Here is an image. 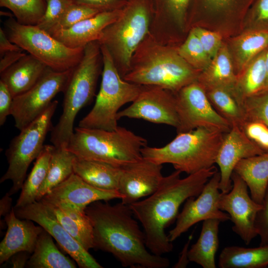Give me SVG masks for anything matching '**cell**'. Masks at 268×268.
<instances>
[{
  "label": "cell",
  "instance_id": "1",
  "mask_svg": "<svg viewBox=\"0 0 268 268\" xmlns=\"http://www.w3.org/2000/svg\"><path fill=\"white\" fill-rule=\"evenodd\" d=\"M99 201L85 211L93 230V249L111 254L125 267L167 268L169 260L151 253L129 205Z\"/></svg>",
  "mask_w": 268,
  "mask_h": 268
},
{
  "label": "cell",
  "instance_id": "2",
  "mask_svg": "<svg viewBox=\"0 0 268 268\" xmlns=\"http://www.w3.org/2000/svg\"><path fill=\"white\" fill-rule=\"evenodd\" d=\"M217 171L213 165L181 178V172L175 170L164 177L152 194L129 205L142 225L151 253L162 256L172 251L173 245L165 229L177 218L181 204L189 198L198 196Z\"/></svg>",
  "mask_w": 268,
  "mask_h": 268
},
{
  "label": "cell",
  "instance_id": "3",
  "mask_svg": "<svg viewBox=\"0 0 268 268\" xmlns=\"http://www.w3.org/2000/svg\"><path fill=\"white\" fill-rule=\"evenodd\" d=\"M178 46L156 40L150 33L133 54L125 80L142 85L162 87L174 93L197 81L201 71L179 54Z\"/></svg>",
  "mask_w": 268,
  "mask_h": 268
},
{
  "label": "cell",
  "instance_id": "4",
  "mask_svg": "<svg viewBox=\"0 0 268 268\" xmlns=\"http://www.w3.org/2000/svg\"><path fill=\"white\" fill-rule=\"evenodd\" d=\"M145 138L125 128L113 131L75 128L65 148L79 158L123 167L143 158Z\"/></svg>",
  "mask_w": 268,
  "mask_h": 268
},
{
  "label": "cell",
  "instance_id": "5",
  "mask_svg": "<svg viewBox=\"0 0 268 268\" xmlns=\"http://www.w3.org/2000/svg\"><path fill=\"white\" fill-rule=\"evenodd\" d=\"M225 134L199 128L177 134L169 143L161 147L145 146L143 158L163 165L168 163L176 170L188 175L213 166Z\"/></svg>",
  "mask_w": 268,
  "mask_h": 268
},
{
  "label": "cell",
  "instance_id": "6",
  "mask_svg": "<svg viewBox=\"0 0 268 268\" xmlns=\"http://www.w3.org/2000/svg\"><path fill=\"white\" fill-rule=\"evenodd\" d=\"M103 65L100 46L97 41L84 48L83 57L73 67L64 91L63 112L51 130V141L57 147L66 148L73 134L78 112L93 97Z\"/></svg>",
  "mask_w": 268,
  "mask_h": 268
},
{
  "label": "cell",
  "instance_id": "7",
  "mask_svg": "<svg viewBox=\"0 0 268 268\" xmlns=\"http://www.w3.org/2000/svg\"><path fill=\"white\" fill-rule=\"evenodd\" d=\"M152 12L151 0H128L119 17L97 41L107 48L122 77L130 70L136 49L150 33Z\"/></svg>",
  "mask_w": 268,
  "mask_h": 268
},
{
  "label": "cell",
  "instance_id": "8",
  "mask_svg": "<svg viewBox=\"0 0 268 268\" xmlns=\"http://www.w3.org/2000/svg\"><path fill=\"white\" fill-rule=\"evenodd\" d=\"M102 56V81L95 103L78 127L108 131L118 128L117 114L125 104L133 102L144 85L127 81L118 71L107 48L100 45Z\"/></svg>",
  "mask_w": 268,
  "mask_h": 268
},
{
  "label": "cell",
  "instance_id": "9",
  "mask_svg": "<svg viewBox=\"0 0 268 268\" xmlns=\"http://www.w3.org/2000/svg\"><path fill=\"white\" fill-rule=\"evenodd\" d=\"M58 104L52 101L38 118L20 131L11 141L5 151L8 166L0 183L11 180L12 186L8 193L11 196L21 189L31 162L42 151L48 132L52 130V119Z\"/></svg>",
  "mask_w": 268,
  "mask_h": 268
},
{
  "label": "cell",
  "instance_id": "10",
  "mask_svg": "<svg viewBox=\"0 0 268 268\" xmlns=\"http://www.w3.org/2000/svg\"><path fill=\"white\" fill-rule=\"evenodd\" d=\"M5 32L13 43L57 71L75 67L81 60L84 48H68L36 25H26L10 17L4 22Z\"/></svg>",
  "mask_w": 268,
  "mask_h": 268
},
{
  "label": "cell",
  "instance_id": "11",
  "mask_svg": "<svg viewBox=\"0 0 268 268\" xmlns=\"http://www.w3.org/2000/svg\"><path fill=\"white\" fill-rule=\"evenodd\" d=\"M73 68L57 71L47 67L28 90L13 98L10 115L20 131L38 118L59 93L64 92Z\"/></svg>",
  "mask_w": 268,
  "mask_h": 268
},
{
  "label": "cell",
  "instance_id": "12",
  "mask_svg": "<svg viewBox=\"0 0 268 268\" xmlns=\"http://www.w3.org/2000/svg\"><path fill=\"white\" fill-rule=\"evenodd\" d=\"M179 125L177 134L199 128L226 134L231 124L212 106L204 87L198 81L191 83L175 93Z\"/></svg>",
  "mask_w": 268,
  "mask_h": 268
},
{
  "label": "cell",
  "instance_id": "13",
  "mask_svg": "<svg viewBox=\"0 0 268 268\" xmlns=\"http://www.w3.org/2000/svg\"><path fill=\"white\" fill-rule=\"evenodd\" d=\"M13 208L18 217L36 222L48 232L79 268H103L88 251L68 233L51 208L42 201H36L25 206Z\"/></svg>",
  "mask_w": 268,
  "mask_h": 268
},
{
  "label": "cell",
  "instance_id": "14",
  "mask_svg": "<svg viewBox=\"0 0 268 268\" xmlns=\"http://www.w3.org/2000/svg\"><path fill=\"white\" fill-rule=\"evenodd\" d=\"M231 180L232 188L227 193H221L218 206L229 215L232 230L248 245L258 235L255 220L263 205L249 196L246 183L234 171Z\"/></svg>",
  "mask_w": 268,
  "mask_h": 268
},
{
  "label": "cell",
  "instance_id": "15",
  "mask_svg": "<svg viewBox=\"0 0 268 268\" xmlns=\"http://www.w3.org/2000/svg\"><path fill=\"white\" fill-rule=\"evenodd\" d=\"M142 119L175 127L179 125L175 93L161 87L144 85L136 99L120 111L117 119Z\"/></svg>",
  "mask_w": 268,
  "mask_h": 268
},
{
  "label": "cell",
  "instance_id": "16",
  "mask_svg": "<svg viewBox=\"0 0 268 268\" xmlns=\"http://www.w3.org/2000/svg\"><path fill=\"white\" fill-rule=\"evenodd\" d=\"M220 172L217 171L205 185L201 194L187 199L181 212L177 216L175 227L168 234L173 242L196 223L209 219L221 222L230 220L229 215L220 209L218 203L221 196L219 189Z\"/></svg>",
  "mask_w": 268,
  "mask_h": 268
},
{
  "label": "cell",
  "instance_id": "17",
  "mask_svg": "<svg viewBox=\"0 0 268 268\" xmlns=\"http://www.w3.org/2000/svg\"><path fill=\"white\" fill-rule=\"evenodd\" d=\"M118 192L121 202L130 205L152 194L164 176L162 165L144 158L122 168Z\"/></svg>",
  "mask_w": 268,
  "mask_h": 268
},
{
  "label": "cell",
  "instance_id": "18",
  "mask_svg": "<svg viewBox=\"0 0 268 268\" xmlns=\"http://www.w3.org/2000/svg\"><path fill=\"white\" fill-rule=\"evenodd\" d=\"M264 152L252 142L237 126H232L225 134L216 158L219 168V189L222 193L232 188L231 175L237 164L241 160Z\"/></svg>",
  "mask_w": 268,
  "mask_h": 268
},
{
  "label": "cell",
  "instance_id": "19",
  "mask_svg": "<svg viewBox=\"0 0 268 268\" xmlns=\"http://www.w3.org/2000/svg\"><path fill=\"white\" fill-rule=\"evenodd\" d=\"M122 198L118 191L95 188L73 173L40 201L48 203H67L85 210L88 205L96 201Z\"/></svg>",
  "mask_w": 268,
  "mask_h": 268
},
{
  "label": "cell",
  "instance_id": "20",
  "mask_svg": "<svg viewBox=\"0 0 268 268\" xmlns=\"http://www.w3.org/2000/svg\"><path fill=\"white\" fill-rule=\"evenodd\" d=\"M7 226L5 235L0 243V264L9 260L14 254L26 252L31 254L38 238L44 229L33 221L18 217L13 207L4 216Z\"/></svg>",
  "mask_w": 268,
  "mask_h": 268
},
{
  "label": "cell",
  "instance_id": "21",
  "mask_svg": "<svg viewBox=\"0 0 268 268\" xmlns=\"http://www.w3.org/2000/svg\"><path fill=\"white\" fill-rule=\"evenodd\" d=\"M122 8L99 12L69 28L49 34L68 48H84L90 42L98 40L102 31L119 17Z\"/></svg>",
  "mask_w": 268,
  "mask_h": 268
},
{
  "label": "cell",
  "instance_id": "22",
  "mask_svg": "<svg viewBox=\"0 0 268 268\" xmlns=\"http://www.w3.org/2000/svg\"><path fill=\"white\" fill-rule=\"evenodd\" d=\"M48 67L31 54H26L0 73V79L7 87L13 98L30 89Z\"/></svg>",
  "mask_w": 268,
  "mask_h": 268
},
{
  "label": "cell",
  "instance_id": "23",
  "mask_svg": "<svg viewBox=\"0 0 268 268\" xmlns=\"http://www.w3.org/2000/svg\"><path fill=\"white\" fill-rule=\"evenodd\" d=\"M42 202L51 208L65 229L85 249L89 251L93 249L92 226L85 210L67 203Z\"/></svg>",
  "mask_w": 268,
  "mask_h": 268
},
{
  "label": "cell",
  "instance_id": "24",
  "mask_svg": "<svg viewBox=\"0 0 268 268\" xmlns=\"http://www.w3.org/2000/svg\"><path fill=\"white\" fill-rule=\"evenodd\" d=\"M192 0H151L152 17L150 35L163 43L168 24L173 22L183 29Z\"/></svg>",
  "mask_w": 268,
  "mask_h": 268
},
{
  "label": "cell",
  "instance_id": "25",
  "mask_svg": "<svg viewBox=\"0 0 268 268\" xmlns=\"http://www.w3.org/2000/svg\"><path fill=\"white\" fill-rule=\"evenodd\" d=\"M237 80L228 49L222 44L209 65L201 72L197 81L205 90L222 88L235 96Z\"/></svg>",
  "mask_w": 268,
  "mask_h": 268
},
{
  "label": "cell",
  "instance_id": "26",
  "mask_svg": "<svg viewBox=\"0 0 268 268\" xmlns=\"http://www.w3.org/2000/svg\"><path fill=\"white\" fill-rule=\"evenodd\" d=\"M73 173L91 186L102 190L118 191L122 174L121 167L75 156Z\"/></svg>",
  "mask_w": 268,
  "mask_h": 268
},
{
  "label": "cell",
  "instance_id": "27",
  "mask_svg": "<svg viewBox=\"0 0 268 268\" xmlns=\"http://www.w3.org/2000/svg\"><path fill=\"white\" fill-rule=\"evenodd\" d=\"M234 172L246 183L252 199L262 204L268 185V153H264L240 161Z\"/></svg>",
  "mask_w": 268,
  "mask_h": 268
},
{
  "label": "cell",
  "instance_id": "28",
  "mask_svg": "<svg viewBox=\"0 0 268 268\" xmlns=\"http://www.w3.org/2000/svg\"><path fill=\"white\" fill-rule=\"evenodd\" d=\"M221 221L209 219L203 221L200 236L188 252L190 262L203 268H215V255L219 247V227Z\"/></svg>",
  "mask_w": 268,
  "mask_h": 268
},
{
  "label": "cell",
  "instance_id": "29",
  "mask_svg": "<svg viewBox=\"0 0 268 268\" xmlns=\"http://www.w3.org/2000/svg\"><path fill=\"white\" fill-rule=\"evenodd\" d=\"M220 268H263L268 266V245L255 248L227 246L221 252Z\"/></svg>",
  "mask_w": 268,
  "mask_h": 268
},
{
  "label": "cell",
  "instance_id": "30",
  "mask_svg": "<svg viewBox=\"0 0 268 268\" xmlns=\"http://www.w3.org/2000/svg\"><path fill=\"white\" fill-rule=\"evenodd\" d=\"M267 50L254 58L237 75L235 96L241 105L246 98L265 91L267 79L265 64Z\"/></svg>",
  "mask_w": 268,
  "mask_h": 268
},
{
  "label": "cell",
  "instance_id": "31",
  "mask_svg": "<svg viewBox=\"0 0 268 268\" xmlns=\"http://www.w3.org/2000/svg\"><path fill=\"white\" fill-rule=\"evenodd\" d=\"M53 237L44 229L27 263L30 268H75V264L58 249Z\"/></svg>",
  "mask_w": 268,
  "mask_h": 268
},
{
  "label": "cell",
  "instance_id": "32",
  "mask_svg": "<svg viewBox=\"0 0 268 268\" xmlns=\"http://www.w3.org/2000/svg\"><path fill=\"white\" fill-rule=\"evenodd\" d=\"M232 46L237 76L254 58L268 49V30L253 29L247 31L234 40Z\"/></svg>",
  "mask_w": 268,
  "mask_h": 268
},
{
  "label": "cell",
  "instance_id": "33",
  "mask_svg": "<svg viewBox=\"0 0 268 268\" xmlns=\"http://www.w3.org/2000/svg\"><path fill=\"white\" fill-rule=\"evenodd\" d=\"M54 145H44L34 166L25 179L14 207H21L36 201L39 191L46 178Z\"/></svg>",
  "mask_w": 268,
  "mask_h": 268
},
{
  "label": "cell",
  "instance_id": "34",
  "mask_svg": "<svg viewBox=\"0 0 268 268\" xmlns=\"http://www.w3.org/2000/svg\"><path fill=\"white\" fill-rule=\"evenodd\" d=\"M74 154L65 148L54 146L49 163L47 175L37 195L36 201H40L55 187L73 173Z\"/></svg>",
  "mask_w": 268,
  "mask_h": 268
},
{
  "label": "cell",
  "instance_id": "35",
  "mask_svg": "<svg viewBox=\"0 0 268 268\" xmlns=\"http://www.w3.org/2000/svg\"><path fill=\"white\" fill-rule=\"evenodd\" d=\"M212 106L231 125L240 128L246 120L242 105L229 91L219 88L205 90Z\"/></svg>",
  "mask_w": 268,
  "mask_h": 268
},
{
  "label": "cell",
  "instance_id": "36",
  "mask_svg": "<svg viewBox=\"0 0 268 268\" xmlns=\"http://www.w3.org/2000/svg\"><path fill=\"white\" fill-rule=\"evenodd\" d=\"M0 5L11 10L18 23L36 25L45 12L47 1L46 0H0Z\"/></svg>",
  "mask_w": 268,
  "mask_h": 268
},
{
  "label": "cell",
  "instance_id": "37",
  "mask_svg": "<svg viewBox=\"0 0 268 268\" xmlns=\"http://www.w3.org/2000/svg\"><path fill=\"white\" fill-rule=\"evenodd\" d=\"M178 52L192 67L200 71L206 68L211 60L192 29L185 41L178 46Z\"/></svg>",
  "mask_w": 268,
  "mask_h": 268
},
{
  "label": "cell",
  "instance_id": "38",
  "mask_svg": "<svg viewBox=\"0 0 268 268\" xmlns=\"http://www.w3.org/2000/svg\"><path fill=\"white\" fill-rule=\"evenodd\" d=\"M99 12H101L97 9L83 5L72 3L48 33L56 30L69 28Z\"/></svg>",
  "mask_w": 268,
  "mask_h": 268
},
{
  "label": "cell",
  "instance_id": "39",
  "mask_svg": "<svg viewBox=\"0 0 268 268\" xmlns=\"http://www.w3.org/2000/svg\"><path fill=\"white\" fill-rule=\"evenodd\" d=\"M242 106L246 120H259L268 126V90L246 98Z\"/></svg>",
  "mask_w": 268,
  "mask_h": 268
},
{
  "label": "cell",
  "instance_id": "40",
  "mask_svg": "<svg viewBox=\"0 0 268 268\" xmlns=\"http://www.w3.org/2000/svg\"><path fill=\"white\" fill-rule=\"evenodd\" d=\"M45 12L36 26L49 32L72 2L70 0H46Z\"/></svg>",
  "mask_w": 268,
  "mask_h": 268
},
{
  "label": "cell",
  "instance_id": "41",
  "mask_svg": "<svg viewBox=\"0 0 268 268\" xmlns=\"http://www.w3.org/2000/svg\"><path fill=\"white\" fill-rule=\"evenodd\" d=\"M246 136L264 153H268V126L256 120H246L240 127Z\"/></svg>",
  "mask_w": 268,
  "mask_h": 268
},
{
  "label": "cell",
  "instance_id": "42",
  "mask_svg": "<svg viewBox=\"0 0 268 268\" xmlns=\"http://www.w3.org/2000/svg\"><path fill=\"white\" fill-rule=\"evenodd\" d=\"M191 29L199 38L207 54L212 59L222 44L220 34L198 26L193 27Z\"/></svg>",
  "mask_w": 268,
  "mask_h": 268
},
{
  "label": "cell",
  "instance_id": "43",
  "mask_svg": "<svg viewBox=\"0 0 268 268\" xmlns=\"http://www.w3.org/2000/svg\"><path fill=\"white\" fill-rule=\"evenodd\" d=\"M262 205L263 207L258 211L255 220V227L260 238V246L268 245V185Z\"/></svg>",
  "mask_w": 268,
  "mask_h": 268
},
{
  "label": "cell",
  "instance_id": "44",
  "mask_svg": "<svg viewBox=\"0 0 268 268\" xmlns=\"http://www.w3.org/2000/svg\"><path fill=\"white\" fill-rule=\"evenodd\" d=\"M244 0H192L197 6L213 13H220L231 10ZM247 1L251 0H246Z\"/></svg>",
  "mask_w": 268,
  "mask_h": 268
},
{
  "label": "cell",
  "instance_id": "45",
  "mask_svg": "<svg viewBox=\"0 0 268 268\" xmlns=\"http://www.w3.org/2000/svg\"><path fill=\"white\" fill-rule=\"evenodd\" d=\"M250 16L254 29L268 30V0H256Z\"/></svg>",
  "mask_w": 268,
  "mask_h": 268
},
{
  "label": "cell",
  "instance_id": "46",
  "mask_svg": "<svg viewBox=\"0 0 268 268\" xmlns=\"http://www.w3.org/2000/svg\"><path fill=\"white\" fill-rule=\"evenodd\" d=\"M72 3L83 5L100 12L121 9L128 0H70Z\"/></svg>",
  "mask_w": 268,
  "mask_h": 268
},
{
  "label": "cell",
  "instance_id": "47",
  "mask_svg": "<svg viewBox=\"0 0 268 268\" xmlns=\"http://www.w3.org/2000/svg\"><path fill=\"white\" fill-rule=\"evenodd\" d=\"M13 97L6 85L0 80V126L5 122L10 115Z\"/></svg>",
  "mask_w": 268,
  "mask_h": 268
},
{
  "label": "cell",
  "instance_id": "48",
  "mask_svg": "<svg viewBox=\"0 0 268 268\" xmlns=\"http://www.w3.org/2000/svg\"><path fill=\"white\" fill-rule=\"evenodd\" d=\"M26 54L22 51H14L5 53L0 58V73L13 65Z\"/></svg>",
  "mask_w": 268,
  "mask_h": 268
},
{
  "label": "cell",
  "instance_id": "49",
  "mask_svg": "<svg viewBox=\"0 0 268 268\" xmlns=\"http://www.w3.org/2000/svg\"><path fill=\"white\" fill-rule=\"evenodd\" d=\"M14 51H23L16 44L13 43L8 38L5 31L0 28V56L2 57L5 53Z\"/></svg>",
  "mask_w": 268,
  "mask_h": 268
},
{
  "label": "cell",
  "instance_id": "50",
  "mask_svg": "<svg viewBox=\"0 0 268 268\" xmlns=\"http://www.w3.org/2000/svg\"><path fill=\"white\" fill-rule=\"evenodd\" d=\"M29 255L30 254L26 252H20L13 255L10 259L11 260L12 267L24 268L26 266L30 257Z\"/></svg>",
  "mask_w": 268,
  "mask_h": 268
},
{
  "label": "cell",
  "instance_id": "51",
  "mask_svg": "<svg viewBox=\"0 0 268 268\" xmlns=\"http://www.w3.org/2000/svg\"><path fill=\"white\" fill-rule=\"evenodd\" d=\"M7 192L0 201V215L5 216L8 213L11 208L12 199Z\"/></svg>",
  "mask_w": 268,
  "mask_h": 268
},
{
  "label": "cell",
  "instance_id": "52",
  "mask_svg": "<svg viewBox=\"0 0 268 268\" xmlns=\"http://www.w3.org/2000/svg\"><path fill=\"white\" fill-rule=\"evenodd\" d=\"M265 64H266V72H267V79H266L265 91L268 90V49L267 50L266 52Z\"/></svg>",
  "mask_w": 268,
  "mask_h": 268
}]
</instances>
